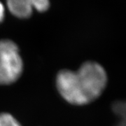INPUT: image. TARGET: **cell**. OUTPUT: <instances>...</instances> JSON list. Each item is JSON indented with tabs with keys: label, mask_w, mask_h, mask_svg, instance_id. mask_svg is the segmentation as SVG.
<instances>
[{
	"label": "cell",
	"mask_w": 126,
	"mask_h": 126,
	"mask_svg": "<svg viewBox=\"0 0 126 126\" xmlns=\"http://www.w3.org/2000/svg\"><path fill=\"white\" fill-rule=\"evenodd\" d=\"M107 83V74L99 63H84L74 72L60 71L56 77V86L60 95L74 105H85L97 99Z\"/></svg>",
	"instance_id": "6da1fadb"
},
{
	"label": "cell",
	"mask_w": 126,
	"mask_h": 126,
	"mask_svg": "<svg viewBox=\"0 0 126 126\" xmlns=\"http://www.w3.org/2000/svg\"><path fill=\"white\" fill-rule=\"evenodd\" d=\"M23 70V62L17 44L10 39L0 40V85L14 83Z\"/></svg>",
	"instance_id": "7a4b0ae2"
},
{
	"label": "cell",
	"mask_w": 126,
	"mask_h": 126,
	"mask_svg": "<svg viewBox=\"0 0 126 126\" xmlns=\"http://www.w3.org/2000/svg\"><path fill=\"white\" fill-rule=\"evenodd\" d=\"M6 6L12 15L21 19L30 18L34 11L28 0H6Z\"/></svg>",
	"instance_id": "3957f363"
},
{
	"label": "cell",
	"mask_w": 126,
	"mask_h": 126,
	"mask_svg": "<svg viewBox=\"0 0 126 126\" xmlns=\"http://www.w3.org/2000/svg\"><path fill=\"white\" fill-rule=\"evenodd\" d=\"M0 126H22L21 124L9 113H0Z\"/></svg>",
	"instance_id": "277c9868"
},
{
	"label": "cell",
	"mask_w": 126,
	"mask_h": 126,
	"mask_svg": "<svg viewBox=\"0 0 126 126\" xmlns=\"http://www.w3.org/2000/svg\"><path fill=\"white\" fill-rule=\"evenodd\" d=\"M32 8L39 12H45L50 7V0H28Z\"/></svg>",
	"instance_id": "5b68a950"
},
{
	"label": "cell",
	"mask_w": 126,
	"mask_h": 126,
	"mask_svg": "<svg viewBox=\"0 0 126 126\" xmlns=\"http://www.w3.org/2000/svg\"><path fill=\"white\" fill-rule=\"evenodd\" d=\"M113 112L116 115L121 116V118H125L126 116V104L125 102L118 101L115 102L112 105Z\"/></svg>",
	"instance_id": "8992f818"
},
{
	"label": "cell",
	"mask_w": 126,
	"mask_h": 126,
	"mask_svg": "<svg viewBox=\"0 0 126 126\" xmlns=\"http://www.w3.org/2000/svg\"><path fill=\"white\" fill-rule=\"evenodd\" d=\"M5 16V8L4 4L0 1V23L4 20Z\"/></svg>",
	"instance_id": "52a82bcc"
},
{
	"label": "cell",
	"mask_w": 126,
	"mask_h": 126,
	"mask_svg": "<svg viewBox=\"0 0 126 126\" xmlns=\"http://www.w3.org/2000/svg\"><path fill=\"white\" fill-rule=\"evenodd\" d=\"M116 126H126V121L125 119H122V121Z\"/></svg>",
	"instance_id": "ba28073f"
}]
</instances>
